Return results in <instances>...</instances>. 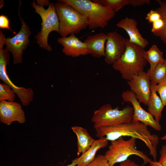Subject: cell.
I'll use <instances>...</instances> for the list:
<instances>
[{
  "label": "cell",
  "instance_id": "obj_1",
  "mask_svg": "<svg viewBox=\"0 0 166 166\" xmlns=\"http://www.w3.org/2000/svg\"><path fill=\"white\" fill-rule=\"evenodd\" d=\"M95 129L97 137H105L108 140L111 141L125 136L139 139L145 144L149 149V154L154 160H156L160 138L157 135L152 134L147 126L143 123L132 120L127 123Z\"/></svg>",
  "mask_w": 166,
  "mask_h": 166
},
{
  "label": "cell",
  "instance_id": "obj_2",
  "mask_svg": "<svg viewBox=\"0 0 166 166\" xmlns=\"http://www.w3.org/2000/svg\"><path fill=\"white\" fill-rule=\"evenodd\" d=\"M77 10L86 19L90 30L104 29L115 15L110 8L89 0H60Z\"/></svg>",
  "mask_w": 166,
  "mask_h": 166
},
{
  "label": "cell",
  "instance_id": "obj_3",
  "mask_svg": "<svg viewBox=\"0 0 166 166\" xmlns=\"http://www.w3.org/2000/svg\"><path fill=\"white\" fill-rule=\"evenodd\" d=\"M144 49L129 42L127 39L126 49L121 57L112 65L113 69L119 72L127 81L144 71L147 61L144 56Z\"/></svg>",
  "mask_w": 166,
  "mask_h": 166
},
{
  "label": "cell",
  "instance_id": "obj_4",
  "mask_svg": "<svg viewBox=\"0 0 166 166\" xmlns=\"http://www.w3.org/2000/svg\"><path fill=\"white\" fill-rule=\"evenodd\" d=\"M54 5L59 20V34L62 37L78 34L88 26L85 18L73 7L60 0Z\"/></svg>",
  "mask_w": 166,
  "mask_h": 166
},
{
  "label": "cell",
  "instance_id": "obj_5",
  "mask_svg": "<svg viewBox=\"0 0 166 166\" xmlns=\"http://www.w3.org/2000/svg\"><path fill=\"white\" fill-rule=\"evenodd\" d=\"M31 5L35 9V12L39 14L42 19L41 29L35 36L36 42L39 46L49 51L52 50L48 41L49 34L55 31L59 33V22L54 4L50 2L47 9L38 5L34 0Z\"/></svg>",
  "mask_w": 166,
  "mask_h": 166
},
{
  "label": "cell",
  "instance_id": "obj_6",
  "mask_svg": "<svg viewBox=\"0 0 166 166\" xmlns=\"http://www.w3.org/2000/svg\"><path fill=\"white\" fill-rule=\"evenodd\" d=\"M136 140L130 138L125 140L123 137L111 141L108 149L104 156L110 166H114L117 163H121L127 160L131 155H136L144 161V165L149 163L151 160L143 151L136 148Z\"/></svg>",
  "mask_w": 166,
  "mask_h": 166
},
{
  "label": "cell",
  "instance_id": "obj_7",
  "mask_svg": "<svg viewBox=\"0 0 166 166\" xmlns=\"http://www.w3.org/2000/svg\"><path fill=\"white\" fill-rule=\"evenodd\" d=\"M133 112L132 107L129 105L122 109H119L117 107L113 108L111 105L107 104L94 111L91 121L93 123L94 128L116 125L131 121Z\"/></svg>",
  "mask_w": 166,
  "mask_h": 166
},
{
  "label": "cell",
  "instance_id": "obj_8",
  "mask_svg": "<svg viewBox=\"0 0 166 166\" xmlns=\"http://www.w3.org/2000/svg\"><path fill=\"white\" fill-rule=\"evenodd\" d=\"M21 2H20L18 14L21 22V27L19 32L13 37L5 39V49L11 53L13 57L14 64H21L22 61L23 52L27 48L30 43V37L31 34L29 27L21 17L20 8Z\"/></svg>",
  "mask_w": 166,
  "mask_h": 166
},
{
  "label": "cell",
  "instance_id": "obj_9",
  "mask_svg": "<svg viewBox=\"0 0 166 166\" xmlns=\"http://www.w3.org/2000/svg\"><path fill=\"white\" fill-rule=\"evenodd\" d=\"M5 40L0 38V79L4 83L10 86L24 106L28 105L33 99L34 92L31 88H26L15 85L9 78L6 71V65L9 63L10 54L3 46Z\"/></svg>",
  "mask_w": 166,
  "mask_h": 166
},
{
  "label": "cell",
  "instance_id": "obj_10",
  "mask_svg": "<svg viewBox=\"0 0 166 166\" xmlns=\"http://www.w3.org/2000/svg\"><path fill=\"white\" fill-rule=\"evenodd\" d=\"M123 101L131 103L133 110L132 120L139 121L147 126H149L157 131L161 128L160 122L157 121L148 112L141 106L135 94L130 90L123 92L121 95Z\"/></svg>",
  "mask_w": 166,
  "mask_h": 166
},
{
  "label": "cell",
  "instance_id": "obj_11",
  "mask_svg": "<svg viewBox=\"0 0 166 166\" xmlns=\"http://www.w3.org/2000/svg\"><path fill=\"white\" fill-rule=\"evenodd\" d=\"M107 34L104 60L107 64L112 65L124 53L127 39L115 31L108 32Z\"/></svg>",
  "mask_w": 166,
  "mask_h": 166
},
{
  "label": "cell",
  "instance_id": "obj_12",
  "mask_svg": "<svg viewBox=\"0 0 166 166\" xmlns=\"http://www.w3.org/2000/svg\"><path fill=\"white\" fill-rule=\"evenodd\" d=\"M127 83L139 102L147 106L151 93V83L147 72L143 71L134 75Z\"/></svg>",
  "mask_w": 166,
  "mask_h": 166
},
{
  "label": "cell",
  "instance_id": "obj_13",
  "mask_svg": "<svg viewBox=\"0 0 166 166\" xmlns=\"http://www.w3.org/2000/svg\"><path fill=\"white\" fill-rule=\"evenodd\" d=\"M0 121L8 125L15 121L24 123L26 119L22 106L16 102L0 101Z\"/></svg>",
  "mask_w": 166,
  "mask_h": 166
},
{
  "label": "cell",
  "instance_id": "obj_14",
  "mask_svg": "<svg viewBox=\"0 0 166 166\" xmlns=\"http://www.w3.org/2000/svg\"><path fill=\"white\" fill-rule=\"evenodd\" d=\"M57 41L63 46L62 51L66 56L77 57L89 54L85 43L80 40L75 34L58 38Z\"/></svg>",
  "mask_w": 166,
  "mask_h": 166
},
{
  "label": "cell",
  "instance_id": "obj_15",
  "mask_svg": "<svg viewBox=\"0 0 166 166\" xmlns=\"http://www.w3.org/2000/svg\"><path fill=\"white\" fill-rule=\"evenodd\" d=\"M137 22L133 18L126 17L118 22L117 26L124 29L128 34L130 42L144 49L148 44V41L144 38L137 27Z\"/></svg>",
  "mask_w": 166,
  "mask_h": 166
},
{
  "label": "cell",
  "instance_id": "obj_16",
  "mask_svg": "<svg viewBox=\"0 0 166 166\" xmlns=\"http://www.w3.org/2000/svg\"><path fill=\"white\" fill-rule=\"evenodd\" d=\"M107 38V34L103 32L87 36L84 42L87 46L89 54L96 58L104 57Z\"/></svg>",
  "mask_w": 166,
  "mask_h": 166
},
{
  "label": "cell",
  "instance_id": "obj_17",
  "mask_svg": "<svg viewBox=\"0 0 166 166\" xmlns=\"http://www.w3.org/2000/svg\"><path fill=\"white\" fill-rule=\"evenodd\" d=\"M71 129L77 138V155L79 156L86 152L95 140L89 134L87 130L79 126L72 127Z\"/></svg>",
  "mask_w": 166,
  "mask_h": 166
},
{
  "label": "cell",
  "instance_id": "obj_18",
  "mask_svg": "<svg viewBox=\"0 0 166 166\" xmlns=\"http://www.w3.org/2000/svg\"><path fill=\"white\" fill-rule=\"evenodd\" d=\"M108 141L105 137L95 140L86 152L77 158V163L76 166H86L91 162L95 158L97 151L106 147L108 144Z\"/></svg>",
  "mask_w": 166,
  "mask_h": 166
},
{
  "label": "cell",
  "instance_id": "obj_19",
  "mask_svg": "<svg viewBox=\"0 0 166 166\" xmlns=\"http://www.w3.org/2000/svg\"><path fill=\"white\" fill-rule=\"evenodd\" d=\"M156 85H151V93L147 105L148 112L157 121L160 122L162 115V112L164 107L155 89Z\"/></svg>",
  "mask_w": 166,
  "mask_h": 166
},
{
  "label": "cell",
  "instance_id": "obj_20",
  "mask_svg": "<svg viewBox=\"0 0 166 166\" xmlns=\"http://www.w3.org/2000/svg\"><path fill=\"white\" fill-rule=\"evenodd\" d=\"M144 56L150 65L148 70L151 71L159 65L163 63L165 61L163 53L155 45H153L147 51H144Z\"/></svg>",
  "mask_w": 166,
  "mask_h": 166
},
{
  "label": "cell",
  "instance_id": "obj_21",
  "mask_svg": "<svg viewBox=\"0 0 166 166\" xmlns=\"http://www.w3.org/2000/svg\"><path fill=\"white\" fill-rule=\"evenodd\" d=\"M147 73L149 77L151 85H157L166 80V59L164 63L158 65L152 71L148 70Z\"/></svg>",
  "mask_w": 166,
  "mask_h": 166
},
{
  "label": "cell",
  "instance_id": "obj_22",
  "mask_svg": "<svg viewBox=\"0 0 166 166\" xmlns=\"http://www.w3.org/2000/svg\"><path fill=\"white\" fill-rule=\"evenodd\" d=\"M160 7L156 10L160 14L161 19L164 21V26L163 28L155 35L160 38L164 44H166V1L161 0H157Z\"/></svg>",
  "mask_w": 166,
  "mask_h": 166
},
{
  "label": "cell",
  "instance_id": "obj_23",
  "mask_svg": "<svg viewBox=\"0 0 166 166\" xmlns=\"http://www.w3.org/2000/svg\"><path fill=\"white\" fill-rule=\"evenodd\" d=\"M93 2L109 7L116 12L126 6L130 5V0H93Z\"/></svg>",
  "mask_w": 166,
  "mask_h": 166
},
{
  "label": "cell",
  "instance_id": "obj_24",
  "mask_svg": "<svg viewBox=\"0 0 166 166\" xmlns=\"http://www.w3.org/2000/svg\"><path fill=\"white\" fill-rule=\"evenodd\" d=\"M15 93L11 86L4 83H0V101H14Z\"/></svg>",
  "mask_w": 166,
  "mask_h": 166
},
{
  "label": "cell",
  "instance_id": "obj_25",
  "mask_svg": "<svg viewBox=\"0 0 166 166\" xmlns=\"http://www.w3.org/2000/svg\"><path fill=\"white\" fill-rule=\"evenodd\" d=\"M155 89L159 94L164 105L166 106V80L156 85Z\"/></svg>",
  "mask_w": 166,
  "mask_h": 166
},
{
  "label": "cell",
  "instance_id": "obj_26",
  "mask_svg": "<svg viewBox=\"0 0 166 166\" xmlns=\"http://www.w3.org/2000/svg\"><path fill=\"white\" fill-rule=\"evenodd\" d=\"M86 166H110L104 155H98Z\"/></svg>",
  "mask_w": 166,
  "mask_h": 166
},
{
  "label": "cell",
  "instance_id": "obj_27",
  "mask_svg": "<svg viewBox=\"0 0 166 166\" xmlns=\"http://www.w3.org/2000/svg\"><path fill=\"white\" fill-rule=\"evenodd\" d=\"M161 18L159 12L156 10H151L147 14L145 19L149 23L153 22Z\"/></svg>",
  "mask_w": 166,
  "mask_h": 166
},
{
  "label": "cell",
  "instance_id": "obj_28",
  "mask_svg": "<svg viewBox=\"0 0 166 166\" xmlns=\"http://www.w3.org/2000/svg\"><path fill=\"white\" fill-rule=\"evenodd\" d=\"M164 26V21L161 18L152 23V27L151 31L155 35L162 30Z\"/></svg>",
  "mask_w": 166,
  "mask_h": 166
},
{
  "label": "cell",
  "instance_id": "obj_29",
  "mask_svg": "<svg viewBox=\"0 0 166 166\" xmlns=\"http://www.w3.org/2000/svg\"><path fill=\"white\" fill-rule=\"evenodd\" d=\"M10 21L8 17L4 15L0 16V28L1 29H5L9 30L16 34V33L13 31L10 27Z\"/></svg>",
  "mask_w": 166,
  "mask_h": 166
},
{
  "label": "cell",
  "instance_id": "obj_30",
  "mask_svg": "<svg viewBox=\"0 0 166 166\" xmlns=\"http://www.w3.org/2000/svg\"><path fill=\"white\" fill-rule=\"evenodd\" d=\"M160 154V156L159 161L164 166H166V144L162 146Z\"/></svg>",
  "mask_w": 166,
  "mask_h": 166
},
{
  "label": "cell",
  "instance_id": "obj_31",
  "mask_svg": "<svg viewBox=\"0 0 166 166\" xmlns=\"http://www.w3.org/2000/svg\"><path fill=\"white\" fill-rule=\"evenodd\" d=\"M150 0H130V4L133 6H140L145 4H150Z\"/></svg>",
  "mask_w": 166,
  "mask_h": 166
},
{
  "label": "cell",
  "instance_id": "obj_32",
  "mask_svg": "<svg viewBox=\"0 0 166 166\" xmlns=\"http://www.w3.org/2000/svg\"><path fill=\"white\" fill-rule=\"evenodd\" d=\"M118 166H140L131 160L128 159L120 163Z\"/></svg>",
  "mask_w": 166,
  "mask_h": 166
},
{
  "label": "cell",
  "instance_id": "obj_33",
  "mask_svg": "<svg viewBox=\"0 0 166 166\" xmlns=\"http://www.w3.org/2000/svg\"><path fill=\"white\" fill-rule=\"evenodd\" d=\"M37 4L40 6L44 7L45 6H49L50 2L48 0H36Z\"/></svg>",
  "mask_w": 166,
  "mask_h": 166
},
{
  "label": "cell",
  "instance_id": "obj_34",
  "mask_svg": "<svg viewBox=\"0 0 166 166\" xmlns=\"http://www.w3.org/2000/svg\"><path fill=\"white\" fill-rule=\"evenodd\" d=\"M150 166H164L159 161H157L156 160L153 161L151 160L149 162Z\"/></svg>",
  "mask_w": 166,
  "mask_h": 166
},
{
  "label": "cell",
  "instance_id": "obj_35",
  "mask_svg": "<svg viewBox=\"0 0 166 166\" xmlns=\"http://www.w3.org/2000/svg\"><path fill=\"white\" fill-rule=\"evenodd\" d=\"M77 160L76 158L73 160L71 164H68L65 166H76L77 164Z\"/></svg>",
  "mask_w": 166,
  "mask_h": 166
},
{
  "label": "cell",
  "instance_id": "obj_36",
  "mask_svg": "<svg viewBox=\"0 0 166 166\" xmlns=\"http://www.w3.org/2000/svg\"><path fill=\"white\" fill-rule=\"evenodd\" d=\"M161 139L162 140L166 141V134L163 136L161 137Z\"/></svg>",
  "mask_w": 166,
  "mask_h": 166
}]
</instances>
